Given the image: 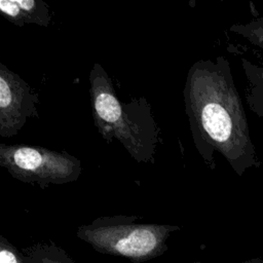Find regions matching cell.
<instances>
[{"mask_svg": "<svg viewBox=\"0 0 263 263\" xmlns=\"http://www.w3.org/2000/svg\"><path fill=\"white\" fill-rule=\"evenodd\" d=\"M183 97L195 148L210 168H215V151L225 157L238 176L260 165L246 112L224 57L195 62L187 73Z\"/></svg>", "mask_w": 263, "mask_h": 263, "instance_id": "obj_1", "label": "cell"}, {"mask_svg": "<svg viewBox=\"0 0 263 263\" xmlns=\"http://www.w3.org/2000/svg\"><path fill=\"white\" fill-rule=\"evenodd\" d=\"M89 93L95 126L110 143L117 140L139 163H153L159 127L145 98L120 102L103 66L93 64L89 72Z\"/></svg>", "mask_w": 263, "mask_h": 263, "instance_id": "obj_2", "label": "cell"}, {"mask_svg": "<svg viewBox=\"0 0 263 263\" xmlns=\"http://www.w3.org/2000/svg\"><path fill=\"white\" fill-rule=\"evenodd\" d=\"M136 220L135 216L100 217L79 226L76 236L101 254L141 263L164 254L168 237L180 230L176 225L137 223Z\"/></svg>", "mask_w": 263, "mask_h": 263, "instance_id": "obj_3", "label": "cell"}, {"mask_svg": "<svg viewBox=\"0 0 263 263\" xmlns=\"http://www.w3.org/2000/svg\"><path fill=\"white\" fill-rule=\"evenodd\" d=\"M0 165L14 179L42 189L75 182L82 173L81 161L67 151L21 144H0Z\"/></svg>", "mask_w": 263, "mask_h": 263, "instance_id": "obj_4", "label": "cell"}, {"mask_svg": "<svg viewBox=\"0 0 263 263\" xmlns=\"http://www.w3.org/2000/svg\"><path fill=\"white\" fill-rule=\"evenodd\" d=\"M38 95L15 72L0 63V136L10 138L38 117Z\"/></svg>", "mask_w": 263, "mask_h": 263, "instance_id": "obj_5", "label": "cell"}, {"mask_svg": "<svg viewBox=\"0 0 263 263\" xmlns=\"http://www.w3.org/2000/svg\"><path fill=\"white\" fill-rule=\"evenodd\" d=\"M2 15L15 26L37 25L48 27L51 21L49 6L42 0H1Z\"/></svg>", "mask_w": 263, "mask_h": 263, "instance_id": "obj_6", "label": "cell"}, {"mask_svg": "<svg viewBox=\"0 0 263 263\" xmlns=\"http://www.w3.org/2000/svg\"><path fill=\"white\" fill-rule=\"evenodd\" d=\"M23 259L25 263H75L64 250L53 245L36 246Z\"/></svg>", "mask_w": 263, "mask_h": 263, "instance_id": "obj_7", "label": "cell"}, {"mask_svg": "<svg viewBox=\"0 0 263 263\" xmlns=\"http://www.w3.org/2000/svg\"><path fill=\"white\" fill-rule=\"evenodd\" d=\"M230 31L241 35L252 44L263 49V16L247 24L233 25Z\"/></svg>", "mask_w": 263, "mask_h": 263, "instance_id": "obj_8", "label": "cell"}, {"mask_svg": "<svg viewBox=\"0 0 263 263\" xmlns=\"http://www.w3.org/2000/svg\"><path fill=\"white\" fill-rule=\"evenodd\" d=\"M0 263H25L20 252L3 236L0 237Z\"/></svg>", "mask_w": 263, "mask_h": 263, "instance_id": "obj_9", "label": "cell"}, {"mask_svg": "<svg viewBox=\"0 0 263 263\" xmlns=\"http://www.w3.org/2000/svg\"><path fill=\"white\" fill-rule=\"evenodd\" d=\"M237 263H263V259L261 258H253V259H249L242 262H237Z\"/></svg>", "mask_w": 263, "mask_h": 263, "instance_id": "obj_10", "label": "cell"}]
</instances>
